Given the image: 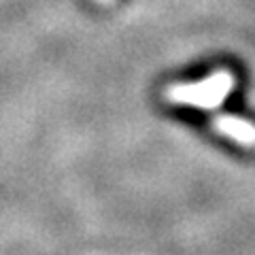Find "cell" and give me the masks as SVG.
<instances>
[{
    "label": "cell",
    "instance_id": "1",
    "mask_svg": "<svg viewBox=\"0 0 255 255\" xmlns=\"http://www.w3.org/2000/svg\"><path fill=\"white\" fill-rule=\"evenodd\" d=\"M234 79L228 73H217L204 81L191 83V85H174L170 90V98L179 105H191L200 109H215L219 107L228 94L232 92Z\"/></svg>",
    "mask_w": 255,
    "mask_h": 255
},
{
    "label": "cell",
    "instance_id": "2",
    "mask_svg": "<svg viewBox=\"0 0 255 255\" xmlns=\"http://www.w3.org/2000/svg\"><path fill=\"white\" fill-rule=\"evenodd\" d=\"M215 128L219 132L228 134V136H232L234 140L243 142V145H255V126L243 122V119L221 115V117H215Z\"/></svg>",
    "mask_w": 255,
    "mask_h": 255
}]
</instances>
